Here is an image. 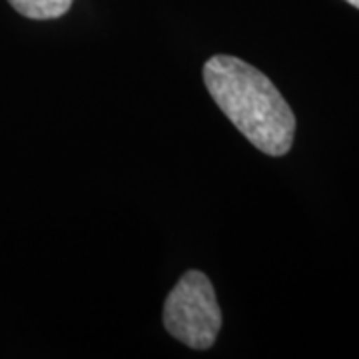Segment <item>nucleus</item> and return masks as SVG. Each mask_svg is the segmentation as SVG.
<instances>
[{
  "instance_id": "1",
  "label": "nucleus",
  "mask_w": 359,
  "mask_h": 359,
  "mask_svg": "<svg viewBox=\"0 0 359 359\" xmlns=\"http://www.w3.org/2000/svg\"><path fill=\"white\" fill-rule=\"evenodd\" d=\"M212 100L259 152L280 158L292 150L295 114L264 72L244 60L218 54L204 65Z\"/></svg>"
},
{
  "instance_id": "2",
  "label": "nucleus",
  "mask_w": 359,
  "mask_h": 359,
  "mask_svg": "<svg viewBox=\"0 0 359 359\" xmlns=\"http://www.w3.org/2000/svg\"><path fill=\"white\" fill-rule=\"evenodd\" d=\"M162 320L168 334L184 346L204 351L216 344L222 309L204 271L190 269L180 278L164 302Z\"/></svg>"
},
{
  "instance_id": "3",
  "label": "nucleus",
  "mask_w": 359,
  "mask_h": 359,
  "mask_svg": "<svg viewBox=\"0 0 359 359\" xmlns=\"http://www.w3.org/2000/svg\"><path fill=\"white\" fill-rule=\"evenodd\" d=\"M16 13L32 20H52L65 16L74 0H8Z\"/></svg>"
},
{
  "instance_id": "4",
  "label": "nucleus",
  "mask_w": 359,
  "mask_h": 359,
  "mask_svg": "<svg viewBox=\"0 0 359 359\" xmlns=\"http://www.w3.org/2000/svg\"><path fill=\"white\" fill-rule=\"evenodd\" d=\"M347 4H351V6H355V8H358L359 11V0H346Z\"/></svg>"
}]
</instances>
